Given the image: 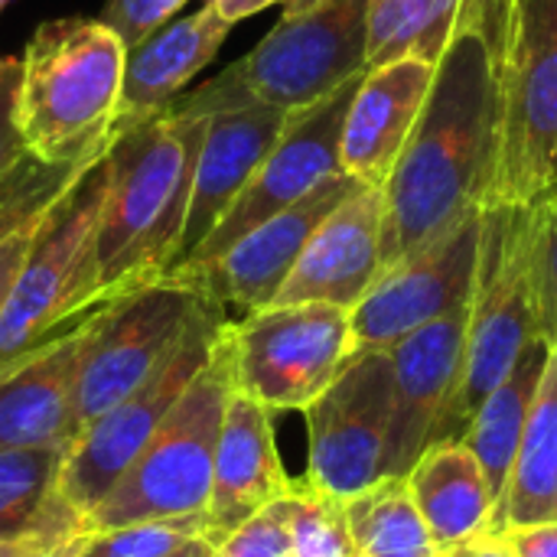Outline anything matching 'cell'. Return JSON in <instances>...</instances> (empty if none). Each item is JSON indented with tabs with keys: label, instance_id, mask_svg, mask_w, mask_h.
Listing matches in <instances>:
<instances>
[{
	"label": "cell",
	"instance_id": "5b68a950",
	"mask_svg": "<svg viewBox=\"0 0 557 557\" xmlns=\"http://www.w3.org/2000/svg\"><path fill=\"white\" fill-rule=\"evenodd\" d=\"M539 339L532 290V202L483 209L480 264L470 294L467 343L457 388L431 444L460 441L490 392Z\"/></svg>",
	"mask_w": 557,
	"mask_h": 557
},
{
	"label": "cell",
	"instance_id": "5bb4252c",
	"mask_svg": "<svg viewBox=\"0 0 557 557\" xmlns=\"http://www.w3.org/2000/svg\"><path fill=\"white\" fill-rule=\"evenodd\" d=\"M362 75L326 95L323 101L290 111L281 137L248 180V186L238 193V199L228 206L222 222L206 235V242L180 264H206L228 251L242 235L268 222L271 215L284 212L287 206L300 202L307 193H313L320 183L333 180L343 173L339 163V137H343V121L349 111V101L356 95ZM176 271V268H173Z\"/></svg>",
	"mask_w": 557,
	"mask_h": 557
},
{
	"label": "cell",
	"instance_id": "60d3db41",
	"mask_svg": "<svg viewBox=\"0 0 557 557\" xmlns=\"http://www.w3.org/2000/svg\"><path fill=\"white\" fill-rule=\"evenodd\" d=\"M65 542V539H62ZM46 545L55 542H36V539H23V542H0V557H36Z\"/></svg>",
	"mask_w": 557,
	"mask_h": 557
},
{
	"label": "cell",
	"instance_id": "8fae6325",
	"mask_svg": "<svg viewBox=\"0 0 557 557\" xmlns=\"http://www.w3.org/2000/svg\"><path fill=\"white\" fill-rule=\"evenodd\" d=\"M206 297L180 281L157 277L124 290L104 304L91 330L78 385H75V431L91 428L104 411L124 401L183 336L189 317ZM78 441V437H75Z\"/></svg>",
	"mask_w": 557,
	"mask_h": 557
},
{
	"label": "cell",
	"instance_id": "ab89813d",
	"mask_svg": "<svg viewBox=\"0 0 557 557\" xmlns=\"http://www.w3.org/2000/svg\"><path fill=\"white\" fill-rule=\"evenodd\" d=\"M506 3H509V0H467L463 16H480V20H486L490 29H493V39H496V36H499V26H503Z\"/></svg>",
	"mask_w": 557,
	"mask_h": 557
},
{
	"label": "cell",
	"instance_id": "8992f818",
	"mask_svg": "<svg viewBox=\"0 0 557 557\" xmlns=\"http://www.w3.org/2000/svg\"><path fill=\"white\" fill-rule=\"evenodd\" d=\"M232 323V320H228ZM235 392L228 326L206 362L189 382L183 398L163 418L131 470L85 519V532H108L150 519H176L206 512L212 493L215 447L225 405Z\"/></svg>",
	"mask_w": 557,
	"mask_h": 557
},
{
	"label": "cell",
	"instance_id": "3957f363",
	"mask_svg": "<svg viewBox=\"0 0 557 557\" xmlns=\"http://www.w3.org/2000/svg\"><path fill=\"white\" fill-rule=\"evenodd\" d=\"M124 42L88 16L42 23L20 55V127L49 163H91L114 137Z\"/></svg>",
	"mask_w": 557,
	"mask_h": 557
},
{
	"label": "cell",
	"instance_id": "4dcf8cb0",
	"mask_svg": "<svg viewBox=\"0 0 557 557\" xmlns=\"http://www.w3.org/2000/svg\"><path fill=\"white\" fill-rule=\"evenodd\" d=\"M290 557H359L343 499L294 483L290 493Z\"/></svg>",
	"mask_w": 557,
	"mask_h": 557
},
{
	"label": "cell",
	"instance_id": "7bdbcfd3",
	"mask_svg": "<svg viewBox=\"0 0 557 557\" xmlns=\"http://www.w3.org/2000/svg\"><path fill=\"white\" fill-rule=\"evenodd\" d=\"M212 552H215V548H212V545H209L206 539H199V542H193L189 548H183L180 555H173V557H209Z\"/></svg>",
	"mask_w": 557,
	"mask_h": 557
},
{
	"label": "cell",
	"instance_id": "f35d334b",
	"mask_svg": "<svg viewBox=\"0 0 557 557\" xmlns=\"http://www.w3.org/2000/svg\"><path fill=\"white\" fill-rule=\"evenodd\" d=\"M274 3L290 7V3H300V0H215V10L235 26V23H242L245 16H255V13H261V10H268V7H274Z\"/></svg>",
	"mask_w": 557,
	"mask_h": 557
},
{
	"label": "cell",
	"instance_id": "b9f144b4",
	"mask_svg": "<svg viewBox=\"0 0 557 557\" xmlns=\"http://www.w3.org/2000/svg\"><path fill=\"white\" fill-rule=\"evenodd\" d=\"M85 535H88V532L72 535V539L55 542V545H46V548H42L36 557H78V552H82V539H85Z\"/></svg>",
	"mask_w": 557,
	"mask_h": 557
},
{
	"label": "cell",
	"instance_id": "83f0119b",
	"mask_svg": "<svg viewBox=\"0 0 557 557\" xmlns=\"http://www.w3.org/2000/svg\"><path fill=\"white\" fill-rule=\"evenodd\" d=\"M343 509L359 557H441L405 476L379 480L343 499Z\"/></svg>",
	"mask_w": 557,
	"mask_h": 557
},
{
	"label": "cell",
	"instance_id": "ba28073f",
	"mask_svg": "<svg viewBox=\"0 0 557 557\" xmlns=\"http://www.w3.org/2000/svg\"><path fill=\"white\" fill-rule=\"evenodd\" d=\"M499 150L486 206L535 202L557 140V0H509L496 36Z\"/></svg>",
	"mask_w": 557,
	"mask_h": 557
},
{
	"label": "cell",
	"instance_id": "f6af8a7d",
	"mask_svg": "<svg viewBox=\"0 0 557 557\" xmlns=\"http://www.w3.org/2000/svg\"><path fill=\"white\" fill-rule=\"evenodd\" d=\"M7 3H10V0H0V13H3V7H7Z\"/></svg>",
	"mask_w": 557,
	"mask_h": 557
},
{
	"label": "cell",
	"instance_id": "ac0fdd59",
	"mask_svg": "<svg viewBox=\"0 0 557 557\" xmlns=\"http://www.w3.org/2000/svg\"><path fill=\"white\" fill-rule=\"evenodd\" d=\"M382 189L359 186L310 235L274 304L352 310L382 274Z\"/></svg>",
	"mask_w": 557,
	"mask_h": 557
},
{
	"label": "cell",
	"instance_id": "9a60e30c",
	"mask_svg": "<svg viewBox=\"0 0 557 557\" xmlns=\"http://www.w3.org/2000/svg\"><path fill=\"white\" fill-rule=\"evenodd\" d=\"M359 186L366 183L339 173L320 183L300 202L287 206L284 212L271 215L268 222L242 235L219 258L206 264L176 268L170 271V277L193 284L202 297L215 300L219 307H242L245 313L271 307L277 290L290 277L300 251L307 248L310 235L317 232V225Z\"/></svg>",
	"mask_w": 557,
	"mask_h": 557
},
{
	"label": "cell",
	"instance_id": "1f68e13d",
	"mask_svg": "<svg viewBox=\"0 0 557 557\" xmlns=\"http://www.w3.org/2000/svg\"><path fill=\"white\" fill-rule=\"evenodd\" d=\"M532 290L539 339L557 349V186L532 202Z\"/></svg>",
	"mask_w": 557,
	"mask_h": 557
},
{
	"label": "cell",
	"instance_id": "bcb514c9",
	"mask_svg": "<svg viewBox=\"0 0 557 557\" xmlns=\"http://www.w3.org/2000/svg\"><path fill=\"white\" fill-rule=\"evenodd\" d=\"M199 3H215V0H199Z\"/></svg>",
	"mask_w": 557,
	"mask_h": 557
},
{
	"label": "cell",
	"instance_id": "2e32d148",
	"mask_svg": "<svg viewBox=\"0 0 557 557\" xmlns=\"http://www.w3.org/2000/svg\"><path fill=\"white\" fill-rule=\"evenodd\" d=\"M108 300L85 307L39 349L0 375V450H72L78 369Z\"/></svg>",
	"mask_w": 557,
	"mask_h": 557
},
{
	"label": "cell",
	"instance_id": "d6986e66",
	"mask_svg": "<svg viewBox=\"0 0 557 557\" xmlns=\"http://www.w3.org/2000/svg\"><path fill=\"white\" fill-rule=\"evenodd\" d=\"M294 480L284 473L271 411L242 392H232L212 470V493L206 503V542L215 548L251 516L284 499Z\"/></svg>",
	"mask_w": 557,
	"mask_h": 557
},
{
	"label": "cell",
	"instance_id": "484cf974",
	"mask_svg": "<svg viewBox=\"0 0 557 557\" xmlns=\"http://www.w3.org/2000/svg\"><path fill=\"white\" fill-rule=\"evenodd\" d=\"M62 447L0 450V542H62L85 532V522L55 496Z\"/></svg>",
	"mask_w": 557,
	"mask_h": 557
},
{
	"label": "cell",
	"instance_id": "d4e9b609",
	"mask_svg": "<svg viewBox=\"0 0 557 557\" xmlns=\"http://www.w3.org/2000/svg\"><path fill=\"white\" fill-rule=\"evenodd\" d=\"M545 522H557V349H548L493 532Z\"/></svg>",
	"mask_w": 557,
	"mask_h": 557
},
{
	"label": "cell",
	"instance_id": "7402d4cb",
	"mask_svg": "<svg viewBox=\"0 0 557 557\" xmlns=\"http://www.w3.org/2000/svg\"><path fill=\"white\" fill-rule=\"evenodd\" d=\"M232 23L215 10V3H202L193 13H176L153 33H147L124 55V82L114 127L144 121L163 108H170L180 91L215 59Z\"/></svg>",
	"mask_w": 557,
	"mask_h": 557
},
{
	"label": "cell",
	"instance_id": "f546056e",
	"mask_svg": "<svg viewBox=\"0 0 557 557\" xmlns=\"http://www.w3.org/2000/svg\"><path fill=\"white\" fill-rule=\"evenodd\" d=\"M199 539H206V512L88 532L78 557H173Z\"/></svg>",
	"mask_w": 557,
	"mask_h": 557
},
{
	"label": "cell",
	"instance_id": "d590c367",
	"mask_svg": "<svg viewBox=\"0 0 557 557\" xmlns=\"http://www.w3.org/2000/svg\"><path fill=\"white\" fill-rule=\"evenodd\" d=\"M516 557H557V522L503 532Z\"/></svg>",
	"mask_w": 557,
	"mask_h": 557
},
{
	"label": "cell",
	"instance_id": "277c9868",
	"mask_svg": "<svg viewBox=\"0 0 557 557\" xmlns=\"http://www.w3.org/2000/svg\"><path fill=\"white\" fill-rule=\"evenodd\" d=\"M369 0H300L235 65L170 108L186 117H209L235 104H271L300 111L366 72Z\"/></svg>",
	"mask_w": 557,
	"mask_h": 557
},
{
	"label": "cell",
	"instance_id": "603a6c76",
	"mask_svg": "<svg viewBox=\"0 0 557 557\" xmlns=\"http://www.w3.org/2000/svg\"><path fill=\"white\" fill-rule=\"evenodd\" d=\"M405 480L441 555L493 532L496 503L486 473L460 441L431 444Z\"/></svg>",
	"mask_w": 557,
	"mask_h": 557
},
{
	"label": "cell",
	"instance_id": "74e56055",
	"mask_svg": "<svg viewBox=\"0 0 557 557\" xmlns=\"http://www.w3.org/2000/svg\"><path fill=\"white\" fill-rule=\"evenodd\" d=\"M441 557H516V555H512V548H509L506 535H499V532H483V535H476V539H470V542H463V545H457V548L444 552Z\"/></svg>",
	"mask_w": 557,
	"mask_h": 557
},
{
	"label": "cell",
	"instance_id": "6da1fadb",
	"mask_svg": "<svg viewBox=\"0 0 557 557\" xmlns=\"http://www.w3.org/2000/svg\"><path fill=\"white\" fill-rule=\"evenodd\" d=\"M499 150L496 39L463 16L447 42L421 117L382 186V271L486 206Z\"/></svg>",
	"mask_w": 557,
	"mask_h": 557
},
{
	"label": "cell",
	"instance_id": "4fadbf2b",
	"mask_svg": "<svg viewBox=\"0 0 557 557\" xmlns=\"http://www.w3.org/2000/svg\"><path fill=\"white\" fill-rule=\"evenodd\" d=\"M483 238V209L405 261L385 268L349 310L352 356L388 352L405 336L470 304Z\"/></svg>",
	"mask_w": 557,
	"mask_h": 557
},
{
	"label": "cell",
	"instance_id": "8d00e7d4",
	"mask_svg": "<svg viewBox=\"0 0 557 557\" xmlns=\"http://www.w3.org/2000/svg\"><path fill=\"white\" fill-rule=\"evenodd\" d=\"M39 222H42V219H39ZM33 232H36V225L26 228V232H20V235H13V238H7V242L0 245V310H3V304H7V297H10V290H13V281H16L23 261H26Z\"/></svg>",
	"mask_w": 557,
	"mask_h": 557
},
{
	"label": "cell",
	"instance_id": "4316f807",
	"mask_svg": "<svg viewBox=\"0 0 557 557\" xmlns=\"http://www.w3.org/2000/svg\"><path fill=\"white\" fill-rule=\"evenodd\" d=\"M467 0H369L366 69L395 59L441 62L463 20Z\"/></svg>",
	"mask_w": 557,
	"mask_h": 557
},
{
	"label": "cell",
	"instance_id": "44dd1931",
	"mask_svg": "<svg viewBox=\"0 0 557 557\" xmlns=\"http://www.w3.org/2000/svg\"><path fill=\"white\" fill-rule=\"evenodd\" d=\"M434 72L437 65L428 59H395L362 72L339 137L346 176L366 186H385L421 117Z\"/></svg>",
	"mask_w": 557,
	"mask_h": 557
},
{
	"label": "cell",
	"instance_id": "e0dca14e",
	"mask_svg": "<svg viewBox=\"0 0 557 557\" xmlns=\"http://www.w3.org/2000/svg\"><path fill=\"white\" fill-rule=\"evenodd\" d=\"M470 304L428 323L388 349L392 359V424L385 476H408L431 447L434 428L457 388L467 343Z\"/></svg>",
	"mask_w": 557,
	"mask_h": 557
},
{
	"label": "cell",
	"instance_id": "d6a6232c",
	"mask_svg": "<svg viewBox=\"0 0 557 557\" xmlns=\"http://www.w3.org/2000/svg\"><path fill=\"white\" fill-rule=\"evenodd\" d=\"M290 493L251 516L209 557H290Z\"/></svg>",
	"mask_w": 557,
	"mask_h": 557
},
{
	"label": "cell",
	"instance_id": "e575fe53",
	"mask_svg": "<svg viewBox=\"0 0 557 557\" xmlns=\"http://www.w3.org/2000/svg\"><path fill=\"white\" fill-rule=\"evenodd\" d=\"M26 153L20 127V59L0 55V173Z\"/></svg>",
	"mask_w": 557,
	"mask_h": 557
},
{
	"label": "cell",
	"instance_id": "836d02e7",
	"mask_svg": "<svg viewBox=\"0 0 557 557\" xmlns=\"http://www.w3.org/2000/svg\"><path fill=\"white\" fill-rule=\"evenodd\" d=\"M186 0H108L101 23L117 33L124 49H134L147 33L163 26L183 10Z\"/></svg>",
	"mask_w": 557,
	"mask_h": 557
},
{
	"label": "cell",
	"instance_id": "7c38bea8",
	"mask_svg": "<svg viewBox=\"0 0 557 557\" xmlns=\"http://www.w3.org/2000/svg\"><path fill=\"white\" fill-rule=\"evenodd\" d=\"M304 414L310 431L307 486L349 499L385 480L392 424L388 352L352 356Z\"/></svg>",
	"mask_w": 557,
	"mask_h": 557
},
{
	"label": "cell",
	"instance_id": "9c48e42d",
	"mask_svg": "<svg viewBox=\"0 0 557 557\" xmlns=\"http://www.w3.org/2000/svg\"><path fill=\"white\" fill-rule=\"evenodd\" d=\"M225 326V307L206 297L189 317L176 346L147 375V382L137 385L124 401H117L111 411H104L91 428L78 434V441L65 454L55 483V496L69 512H75L85 522L98 509V503L117 486V480L140 457V450L157 434L163 418L183 398L189 382L206 369Z\"/></svg>",
	"mask_w": 557,
	"mask_h": 557
},
{
	"label": "cell",
	"instance_id": "ee69618b",
	"mask_svg": "<svg viewBox=\"0 0 557 557\" xmlns=\"http://www.w3.org/2000/svg\"><path fill=\"white\" fill-rule=\"evenodd\" d=\"M552 186H557V140L555 150H552Z\"/></svg>",
	"mask_w": 557,
	"mask_h": 557
},
{
	"label": "cell",
	"instance_id": "30bf717a",
	"mask_svg": "<svg viewBox=\"0 0 557 557\" xmlns=\"http://www.w3.org/2000/svg\"><path fill=\"white\" fill-rule=\"evenodd\" d=\"M235 392L261 408L307 411L352 359L349 310L271 304L228 323Z\"/></svg>",
	"mask_w": 557,
	"mask_h": 557
},
{
	"label": "cell",
	"instance_id": "52a82bcc",
	"mask_svg": "<svg viewBox=\"0 0 557 557\" xmlns=\"http://www.w3.org/2000/svg\"><path fill=\"white\" fill-rule=\"evenodd\" d=\"M108 193V150L85 166L33 232L0 310V375L95 300V232Z\"/></svg>",
	"mask_w": 557,
	"mask_h": 557
},
{
	"label": "cell",
	"instance_id": "ffe728a7",
	"mask_svg": "<svg viewBox=\"0 0 557 557\" xmlns=\"http://www.w3.org/2000/svg\"><path fill=\"white\" fill-rule=\"evenodd\" d=\"M284 124H287V111L261 101L222 108L206 117V134L193 170L189 212H186L173 268H180L222 222L228 206L238 199V193L248 186V180L255 176V170L281 137Z\"/></svg>",
	"mask_w": 557,
	"mask_h": 557
},
{
	"label": "cell",
	"instance_id": "cb8c5ba5",
	"mask_svg": "<svg viewBox=\"0 0 557 557\" xmlns=\"http://www.w3.org/2000/svg\"><path fill=\"white\" fill-rule=\"evenodd\" d=\"M545 362H548V346L542 339H535L519 356L512 372L490 392V398L480 405V411L473 414V421L467 424V431L460 437V444L476 457V463L486 473V483H490V493L496 503L493 529H496V519H499V509L506 499V486L512 476V463H516V454L522 444V431H525Z\"/></svg>",
	"mask_w": 557,
	"mask_h": 557
},
{
	"label": "cell",
	"instance_id": "7a4b0ae2",
	"mask_svg": "<svg viewBox=\"0 0 557 557\" xmlns=\"http://www.w3.org/2000/svg\"><path fill=\"white\" fill-rule=\"evenodd\" d=\"M206 117L163 108L114 127L95 232V300L163 277L180 251Z\"/></svg>",
	"mask_w": 557,
	"mask_h": 557
},
{
	"label": "cell",
	"instance_id": "f1b7e54d",
	"mask_svg": "<svg viewBox=\"0 0 557 557\" xmlns=\"http://www.w3.org/2000/svg\"><path fill=\"white\" fill-rule=\"evenodd\" d=\"M95 163V160H91ZM88 163H49L29 150L0 173V245L33 225L65 196Z\"/></svg>",
	"mask_w": 557,
	"mask_h": 557
}]
</instances>
